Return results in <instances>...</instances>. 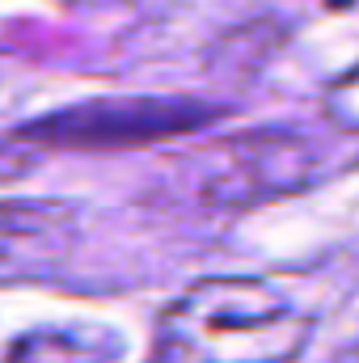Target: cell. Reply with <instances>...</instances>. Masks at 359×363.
<instances>
[{
  "label": "cell",
  "mask_w": 359,
  "mask_h": 363,
  "mask_svg": "<svg viewBox=\"0 0 359 363\" xmlns=\"http://www.w3.org/2000/svg\"><path fill=\"white\" fill-rule=\"evenodd\" d=\"M118 342L106 330H30L9 342L4 363H114Z\"/></svg>",
  "instance_id": "5"
},
{
  "label": "cell",
  "mask_w": 359,
  "mask_h": 363,
  "mask_svg": "<svg viewBox=\"0 0 359 363\" xmlns=\"http://www.w3.org/2000/svg\"><path fill=\"white\" fill-rule=\"evenodd\" d=\"M309 334L313 317L267 279L216 274L161 308L148 363H296Z\"/></svg>",
  "instance_id": "1"
},
{
  "label": "cell",
  "mask_w": 359,
  "mask_h": 363,
  "mask_svg": "<svg viewBox=\"0 0 359 363\" xmlns=\"http://www.w3.org/2000/svg\"><path fill=\"white\" fill-rule=\"evenodd\" d=\"M190 199L216 211H245L304 190L317 174L313 144L292 131H241L182 161Z\"/></svg>",
  "instance_id": "3"
},
{
  "label": "cell",
  "mask_w": 359,
  "mask_h": 363,
  "mask_svg": "<svg viewBox=\"0 0 359 363\" xmlns=\"http://www.w3.org/2000/svg\"><path fill=\"white\" fill-rule=\"evenodd\" d=\"M34 165H38V152H34V148H26V144H17V148L0 144V182L26 178Z\"/></svg>",
  "instance_id": "7"
},
{
  "label": "cell",
  "mask_w": 359,
  "mask_h": 363,
  "mask_svg": "<svg viewBox=\"0 0 359 363\" xmlns=\"http://www.w3.org/2000/svg\"><path fill=\"white\" fill-rule=\"evenodd\" d=\"M220 118V106L199 97L170 93H123V97H89L51 114H38L13 131L17 144L47 152H118V148H148L190 131H203Z\"/></svg>",
  "instance_id": "2"
},
{
  "label": "cell",
  "mask_w": 359,
  "mask_h": 363,
  "mask_svg": "<svg viewBox=\"0 0 359 363\" xmlns=\"http://www.w3.org/2000/svg\"><path fill=\"white\" fill-rule=\"evenodd\" d=\"M326 4H330V9H351L355 0H326Z\"/></svg>",
  "instance_id": "8"
},
{
  "label": "cell",
  "mask_w": 359,
  "mask_h": 363,
  "mask_svg": "<svg viewBox=\"0 0 359 363\" xmlns=\"http://www.w3.org/2000/svg\"><path fill=\"white\" fill-rule=\"evenodd\" d=\"M77 241V216L64 203H0V283H43L60 271Z\"/></svg>",
  "instance_id": "4"
},
{
  "label": "cell",
  "mask_w": 359,
  "mask_h": 363,
  "mask_svg": "<svg viewBox=\"0 0 359 363\" xmlns=\"http://www.w3.org/2000/svg\"><path fill=\"white\" fill-rule=\"evenodd\" d=\"M321 106H326V118H330L334 127L355 131L359 135V64L355 68H347V72L326 89Z\"/></svg>",
  "instance_id": "6"
}]
</instances>
